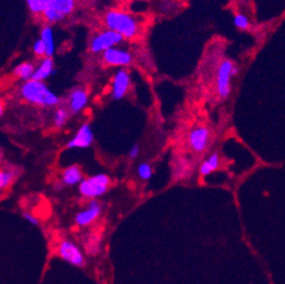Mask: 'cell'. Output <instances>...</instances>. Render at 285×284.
Instances as JSON below:
<instances>
[{
  "instance_id": "obj_1",
  "label": "cell",
  "mask_w": 285,
  "mask_h": 284,
  "mask_svg": "<svg viewBox=\"0 0 285 284\" xmlns=\"http://www.w3.org/2000/svg\"><path fill=\"white\" fill-rule=\"evenodd\" d=\"M21 95L26 102L40 106H56L60 103L58 96L55 95L44 82L32 78L22 85Z\"/></svg>"
},
{
  "instance_id": "obj_2",
  "label": "cell",
  "mask_w": 285,
  "mask_h": 284,
  "mask_svg": "<svg viewBox=\"0 0 285 284\" xmlns=\"http://www.w3.org/2000/svg\"><path fill=\"white\" fill-rule=\"evenodd\" d=\"M105 23L108 30L115 31L126 39L133 38L137 34V22L127 13L119 12V10H109L106 14Z\"/></svg>"
},
{
  "instance_id": "obj_3",
  "label": "cell",
  "mask_w": 285,
  "mask_h": 284,
  "mask_svg": "<svg viewBox=\"0 0 285 284\" xmlns=\"http://www.w3.org/2000/svg\"><path fill=\"white\" fill-rule=\"evenodd\" d=\"M110 185V179L108 175L104 173L90 176V178L84 179L80 184H78V191L84 198L89 199H95L104 196L108 191Z\"/></svg>"
},
{
  "instance_id": "obj_4",
  "label": "cell",
  "mask_w": 285,
  "mask_h": 284,
  "mask_svg": "<svg viewBox=\"0 0 285 284\" xmlns=\"http://www.w3.org/2000/svg\"><path fill=\"white\" fill-rule=\"evenodd\" d=\"M74 7L75 0H47L44 15L48 22L55 23L72 13Z\"/></svg>"
},
{
  "instance_id": "obj_5",
  "label": "cell",
  "mask_w": 285,
  "mask_h": 284,
  "mask_svg": "<svg viewBox=\"0 0 285 284\" xmlns=\"http://www.w3.org/2000/svg\"><path fill=\"white\" fill-rule=\"evenodd\" d=\"M238 68L231 60L220 63L217 72V91L220 98H227L231 93V78L237 75Z\"/></svg>"
},
{
  "instance_id": "obj_6",
  "label": "cell",
  "mask_w": 285,
  "mask_h": 284,
  "mask_svg": "<svg viewBox=\"0 0 285 284\" xmlns=\"http://www.w3.org/2000/svg\"><path fill=\"white\" fill-rule=\"evenodd\" d=\"M58 256L63 260L73 266H76V267H83L85 265V257L83 253L73 241L63 240L59 243Z\"/></svg>"
},
{
  "instance_id": "obj_7",
  "label": "cell",
  "mask_w": 285,
  "mask_h": 284,
  "mask_svg": "<svg viewBox=\"0 0 285 284\" xmlns=\"http://www.w3.org/2000/svg\"><path fill=\"white\" fill-rule=\"evenodd\" d=\"M124 37L122 34L117 33L115 31L108 30L105 32H101L100 34H98L94 40L91 42V50L94 52H105V50L113 48V46H115L119 42H122Z\"/></svg>"
},
{
  "instance_id": "obj_8",
  "label": "cell",
  "mask_w": 285,
  "mask_h": 284,
  "mask_svg": "<svg viewBox=\"0 0 285 284\" xmlns=\"http://www.w3.org/2000/svg\"><path fill=\"white\" fill-rule=\"evenodd\" d=\"M210 139V132L207 128L198 127L193 129L189 135V145L194 153L201 154L207 149Z\"/></svg>"
},
{
  "instance_id": "obj_9",
  "label": "cell",
  "mask_w": 285,
  "mask_h": 284,
  "mask_svg": "<svg viewBox=\"0 0 285 284\" xmlns=\"http://www.w3.org/2000/svg\"><path fill=\"white\" fill-rule=\"evenodd\" d=\"M95 140V134L92 132V129L89 124H84L78 129L75 135L67 143V147L71 149H84L89 148Z\"/></svg>"
},
{
  "instance_id": "obj_10",
  "label": "cell",
  "mask_w": 285,
  "mask_h": 284,
  "mask_svg": "<svg viewBox=\"0 0 285 284\" xmlns=\"http://www.w3.org/2000/svg\"><path fill=\"white\" fill-rule=\"evenodd\" d=\"M101 214V205L97 200H92L89 203L88 207L84 210L80 211L75 216V224L81 228L88 226L97 221Z\"/></svg>"
},
{
  "instance_id": "obj_11",
  "label": "cell",
  "mask_w": 285,
  "mask_h": 284,
  "mask_svg": "<svg viewBox=\"0 0 285 284\" xmlns=\"http://www.w3.org/2000/svg\"><path fill=\"white\" fill-rule=\"evenodd\" d=\"M104 60L107 65L113 66H126L131 64L132 56L125 50L116 48H109L104 52Z\"/></svg>"
},
{
  "instance_id": "obj_12",
  "label": "cell",
  "mask_w": 285,
  "mask_h": 284,
  "mask_svg": "<svg viewBox=\"0 0 285 284\" xmlns=\"http://www.w3.org/2000/svg\"><path fill=\"white\" fill-rule=\"evenodd\" d=\"M130 88V75L126 71H119L115 75L113 81V98L115 100L122 99L126 95Z\"/></svg>"
},
{
  "instance_id": "obj_13",
  "label": "cell",
  "mask_w": 285,
  "mask_h": 284,
  "mask_svg": "<svg viewBox=\"0 0 285 284\" xmlns=\"http://www.w3.org/2000/svg\"><path fill=\"white\" fill-rule=\"evenodd\" d=\"M88 93L83 89H75L70 95V113L77 114L87 106Z\"/></svg>"
},
{
  "instance_id": "obj_14",
  "label": "cell",
  "mask_w": 285,
  "mask_h": 284,
  "mask_svg": "<svg viewBox=\"0 0 285 284\" xmlns=\"http://www.w3.org/2000/svg\"><path fill=\"white\" fill-rule=\"evenodd\" d=\"M82 181H83V175H82V171L80 170V167L76 166V165H73V166L66 168L63 172L62 182L64 185H76L80 184Z\"/></svg>"
},
{
  "instance_id": "obj_15",
  "label": "cell",
  "mask_w": 285,
  "mask_h": 284,
  "mask_svg": "<svg viewBox=\"0 0 285 284\" xmlns=\"http://www.w3.org/2000/svg\"><path fill=\"white\" fill-rule=\"evenodd\" d=\"M52 68H53V62H52L51 57H47V58L42 60L41 65L38 67V70H35L33 77H32V80H37V81L46 80V78L51 75Z\"/></svg>"
},
{
  "instance_id": "obj_16",
  "label": "cell",
  "mask_w": 285,
  "mask_h": 284,
  "mask_svg": "<svg viewBox=\"0 0 285 284\" xmlns=\"http://www.w3.org/2000/svg\"><path fill=\"white\" fill-rule=\"evenodd\" d=\"M219 166V156L218 154H213L212 156H209L207 159L204 160V163L200 166V174L201 175H209L213 173L214 171H216Z\"/></svg>"
},
{
  "instance_id": "obj_17",
  "label": "cell",
  "mask_w": 285,
  "mask_h": 284,
  "mask_svg": "<svg viewBox=\"0 0 285 284\" xmlns=\"http://www.w3.org/2000/svg\"><path fill=\"white\" fill-rule=\"evenodd\" d=\"M41 39L44 40L47 47V57H52L53 52H55V44H53V37L52 31L49 26H46L44 30L41 31Z\"/></svg>"
},
{
  "instance_id": "obj_18",
  "label": "cell",
  "mask_w": 285,
  "mask_h": 284,
  "mask_svg": "<svg viewBox=\"0 0 285 284\" xmlns=\"http://www.w3.org/2000/svg\"><path fill=\"white\" fill-rule=\"evenodd\" d=\"M99 247H100V238L98 235H90L84 241L85 251L90 256H95L98 254Z\"/></svg>"
},
{
  "instance_id": "obj_19",
  "label": "cell",
  "mask_w": 285,
  "mask_h": 284,
  "mask_svg": "<svg viewBox=\"0 0 285 284\" xmlns=\"http://www.w3.org/2000/svg\"><path fill=\"white\" fill-rule=\"evenodd\" d=\"M34 72V66L30 63H23L15 68V74L22 80H31Z\"/></svg>"
},
{
  "instance_id": "obj_20",
  "label": "cell",
  "mask_w": 285,
  "mask_h": 284,
  "mask_svg": "<svg viewBox=\"0 0 285 284\" xmlns=\"http://www.w3.org/2000/svg\"><path fill=\"white\" fill-rule=\"evenodd\" d=\"M16 170H1L0 172V188L1 190L8 188V186L12 184V182L14 181V179L16 178Z\"/></svg>"
},
{
  "instance_id": "obj_21",
  "label": "cell",
  "mask_w": 285,
  "mask_h": 284,
  "mask_svg": "<svg viewBox=\"0 0 285 284\" xmlns=\"http://www.w3.org/2000/svg\"><path fill=\"white\" fill-rule=\"evenodd\" d=\"M70 110H67L66 108H58L55 111V115H53V124H55L56 128H63L64 125L66 124V122L69 121L70 117Z\"/></svg>"
},
{
  "instance_id": "obj_22",
  "label": "cell",
  "mask_w": 285,
  "mask_h": 284,
  "mask_svg": "<svg viewBox=\"0 0 285 284\" xmlns=\"http://www.w3.org/2000/svg\"><path fill=\"white\" fill-rule=\"evenodd\" d=\"M28 8L34 14H44L47 7V0H26Z\"/></svg>"
},
{
  "instance_id": "obj_23",
  "label": "cell",
  "mask_w": 285,
  "mask_h": 284,
  "mask_svg": "<svg viewBox=\"0 0 285 284\" xmlns=\"http://www.w3.org/2000/svg\"><path fill=\"white\" fill-rule=\"evenodd\" d=\"M138 175L140 176L141 180H144V181H147V180L150 179L152 176V168L150 166V164L142 163L139 165Z\"/></svg>"
},
{
  "instance_id": "obj_24",
  "label": "cell",
  "mask_w": 285,
  "mask_h": 284,
  "mask_svg": "<svg viewBox=\"0 0 285 284\" xmlns=\"http://www.w3.org/2000/svg\"><path fill=\"white\" fill-rule=\"evenodd\" d=\"M234 25L238 28H241V30H247L250 23H249L248 17L244 14H237L234 16Z\"/></svg>"
},
{
  "instance_id": "obj_25",
  "label": "cell",
  "mask_w": 285,
  "mask_h": 284,
  "mask_svg": "<svg viewBox=\"0 0 285 284\" xmlns=\"http://www.w3.org/2000/svg\"><path fill=\"white\" fill-rule=\"evenodd\" d=\"M33 52L37 56H44V55H47V47H46V44L44 42L42 39L40 40H38L35 42L34 46H33Z\"/></svg>"
},
{
  "instance_id": "obj_26",
  "label": "cell",
  "mask_w": 285,
  "mask_h": 284,
  "mask_svg": "<svg viewBox=\"0 0 285 284\" xmlns=\"http://www.w3.org/2000/svg\"><path fill=\"white\" fill-rule=\"evenodd\" d=\"M23 217L25 218V221H27L28 223H30V224L35 225V226L39 225L38 218L35 217L34 215H32L31 213H27V211H25V213H23Z\"/></svg>"
},
{
  "instance_id": "obj_27",
  "label": "cell",
  "mask_w": 285,
  "mask_h": 284,
  "mask_svg": "<svg viewBox=\"0 0 285 284\" xmlns=\"http://www.w3.org/2000/svg\"><path fill=\"white\" fill-rule=\"evenodd\" d=\"M139 154H140V147H139L138 145H134V146H132L131 147V149L129 150V156L130 159H135L139 156Z\"/></svg>"
}]
</instances>
